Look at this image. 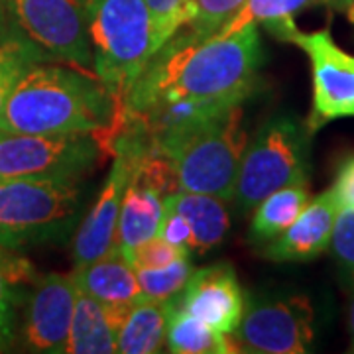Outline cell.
I'll return each instance as SVG.
<instances>
[{
    "label": "cell",
    "mask_w": 354,
    "mask_h": 354,
    "mask_svg": "<svg viewBox=\"0 0 354 354\" xmlns=\"http://www.w3.org/2000/svg\"><path fill=\"white\" fill-rule=\"evenodd\" d=\"M260 64L256 24L207 39L189 28L177 32L118 104L111 136L128 132L162 152L169 142L242 104L254 91Z\"/></svg>",
    "instance_id": "obj_1"
},
{
    "label": "cell",
    "mask_w": 354,
    "mask_h": 354,
    "mask_svg": "<svg viewBox=\"0 0 354 354\" xmlns=\"http://www.w3.org/2000/svg\"><path fill=\"white\" fill-rule=\"evenodd\" d=\"M118 104L102 81L75 65L39 62L12 91L0 132L77 134L111 132Z\"/></svg>",
    "instance_id": "obj_2"
},
{
    "label": "cell",
    "mask_w": 354,
    "mask_h": 354,
    "mask_svg": "<svg viewBox=\"0 0 354 354\" xmlns=\"http://www.w3.org/2000/svg\"><path fill=\"white\" fill-rule=\"evenodd\" d=\"M81 209L83 189L79 179H0V248L24 250L64 242L75 232Z\"/></svg>",
    "instance_id": "obj_3"
},
{
    "label": "cell",
    "mask_w": 354,
    "mask_h": 354,
    "mask_svg": "<svg viewBox=\"0 0 354 354\" xmlns=\"http://www.w3.org/2000/svg\"><path fill=\"white\" fill-rule=\"evenodd\" d=\"M95 75L116 104L153 55V30L146 0H85Z\"/></svg>",
    "instance_id": "obj_4"
},
{
    "label": "cell",
    "mask_w": 354,
    "mask_h": 354,
    "mask_svg": "<svg viewBox=\"0 0 354 354\" xmlns=\"http://www.w3.org/2000/svg\"><path fill=\"white\" fill-rule=\"evenodd\" d=\"M311 132L290 113L270 116L248 140L230 203L236 213H250L270 193L309 183Z\"/></svg>",
    "instance_id": "obj_5"
},
{
    "label": "cell",
    "mask_w": 354,
    "mask_h": 354,
    "mask_svg": "<svg viewBox=\"0 0 354 354\" xmlns=\"http://www.w3.org/2000/svg\"><path fill=\"white\" fill-rule=\"evenodd\" d=\"M242 120L244 109L236 104L165 146L162 153L174 167L177 189L230 201L248 144Z\"/></svg>",
    "instance_id": "obj_6"
},
{
    "label": "cell",
    "mask_w": 354,
    "mask_h": 354,
    "mask_svg": "<svg viewBox=\"0 0 354 354\" xmlns=\"http://www.w3.org/2000/svg\"><path fill=\"white\" fill-rule=\"evenodd\" d=\"M109 153L97 134H16L0 132V179L62 177L81 179Z\"/></svg>",
    "instance_id": "obj_7"
},
{
    "label": "cell",
    "mask_w": 354,
    "mask_h": 354,
    "mask_svg": "<svg viewBox=\"0 0 354 354\" xmlns=\"http://www.w3.org/2000/svg\"><path fill=\"white\" fill-rule=\"evenodd\" d=\"M12 28L53 62L95 69L83 0H4Z\"/></svg>",
    "instance_id": "obj_8"
},
{
    "label": "cell",
    "mask_w": 354,
    "mask_h": 354,
    "mask_svg": "<svg viewBox=\"0 0 354 354\" xmlns=\"http://www.w3.org/2000/svg\"><path fill=\"white\" fill-rule=\"evenodd\" d=\"M315 309L307 295H272L246 301L232 333L241 353L304 354L315 344Z\"/></svg>",
    "instance_id": "obj_9"
},
{
    "label": "cell",
    "mask_w": 354,
    "mask_h": 354,
    "mask_svg": "<svg viewBox=\"0 0 354 354\" xmlns=\"http://www.w3.org/2000/svg\"><path fill=\"white\" fill-rule=\"evenodd\" d=\"M286 41L304 51L311 65L313 104L305 122L311 134L339 118H354V55L339 48L329 28L291 30Z\"/></svg>",
    "instance_id": "obj_10"
},
{
    "label": "cell",
    "mask_w": 354,
    "mask_h": 354,
    "mask_svg": "<svg viewBox=\"0 0 354 354\" xmlns=\"http://www.w3.org/2000/svg\"><path fill=\"white\" fill-rule=\"evenodd\" d=\"M136 144H138L136 136L120 132L106 146L109 153L114 156L113 167L102 183L97 201L93 203L87 216L73 232L71 252H73L75 270L85 268L91 262L102 258L116 242L120 205L127 191L128 179L132 176Z\"/></svg>",
    "instance_id": "obj_11"
},
{
    "label": "cell",
    "mask_w": 354,
    "mask_h": 354,
    "mask_svg": "<svg viewBox=\"0 0 354 354\" xmlns=\"http://www.w3.org/2000/svg\"><path fill=\"white\" fill-rule=\"evenodd\" d=\"M75 274H48L36 283L24 321V344L32 353H65L75 311Z\"/></svg>",
    "instance_id": "obj_12"
},
{
    "label": "cell",
    "mask_w": 354,
    "mask_h": 354,
    "mask_svg": "<svg viewBox=\"0 0 354 354\" xmlns=\"http://www.w3.org/2000/svg\"><path fill=\"white\" fill-rule=\"evenodd\" d=\"M177 304L216 330L232 335L241 323L246 297L234 268L218 262L193 270Z\"/></svg>",
    "instance_id": "obj_13"
},
{
    "label": "cell",
    "mask_w": 354,
    "mask_h": 354,
    "mask_svg": "<svg viewBox=\"0 0 354 354\" xmlns=\"http://www.w3.org/2000/svg\"><path fill=\"white\" fill-rule=\"evenodd\" d=\"M339 209L335 191L319 193L278 239L266 244L264 256L272 262H311L319 258L329 250Z\"/></svg>",
    "instance_id": "obj_14"
},
{
    "label": "cell",
    "mask_w": 354,
    "mask_h": 354,
    "mask_svg": "<svg viewBox=\"0 0 354 354\" xmlns=\"http://www.w3.org/2000/svg\"><path fill=\"white\" fill-rule=\"evenodd\" d=\"M73 274L77 286L104 305L116 330L130 311V307L142 299L136 272L124 260L118 242H114L113 248L102 258L91 262L85 268H79Z\"/></svg>",
    "instance_id": "obj_15"
},
{
    "label": "cell",
    "mask_w": 354,
    "mask_h": 354,
    "mask_svg": "<svg viewBox=\"0 0 354 354\" xmlns=\"http://www.w3.org/2000/svg\"><path fill=\"white\" fill-rule=\"evenodd\" d=\"M225 203L227 201L215 195L177 189L165 195L164 207L185 216L193 232L191 250L205 254L225 241V234L230 227V216Z\"/></svg>",
    "instance_id": "obj_16"
},
{
    "label": "cell",
    "mask_w": 354,
    "mask_h": 354,
    "mask_svg": "<svg viewBox=\"0 0 354 354\" xmlns=\"http://www.w3.org/2000/svg\"><path fill=\"white\" fill-rule=\"evenodd\" d=\"M179 297V295H177ZM171 301L140 299L130 307L116 330V348L122 354H153L160 353L165 344L167 323L176 307Z\"/></svg>",
    "instance_id": "obj_17"
},
{
    "label": "cell",
    "mask_w": 354,
    "mask_h": 354,
    "mask_svg": "<svg viewBox=\"0 0 354 354\" xmlns=\"http://www.w3.org/2000/svg\"><path fill=\"white\" fill-rule=\"evenodd\" d=\"M65 353L71 354H111L116 348V329L104 305L91 293L77 286L75 311Z\"/></svg>",
    "instance_id": "obj_18"
},
{
    "label": "cell",
    "mask_w": 354,
    "mask_h": 354,
    "mask_svg": "<svg viewBox=\"0 0 354 354\" xmlns=\"http://www.w3.org/2000/svg\"><path fill=\"white\" fill-rule=\"evenodd\" d=\"M165 342L169 353L176 354H228L241 353L232 335H225L205 321L191 315L176 301L167 323Z\"/></svg>",
    "instance_id": "obj_19"
},
{
    "label": "cell",
    "mask_w": 354,
    "mask_h": 354,
    "mask_svg": "<svg viewBox=\"0 0 354 354\" xmlns=\"http://www.w3.org/2000/svg\"><path fill=\"white\" fill-rule=\"evenodd\" d=\"M309 197V183L288 185L270 193L254 207V216L250 223V242L268 244L290 227L301 215Z\"/></svg>",
    "instance_id": "obj_20"
},
{
    "label": "cell",
    "mask_w": 354,
    "mask_h": 354,
    "mask_svg": "<svg viewBox=\"0 0 354 354\" xmlns=\"http://www.w3.org/2000/svg\"><path fill=\"white\" fill-rule=\"evenodd\" d=\"M317 4H325V0H246L241 12L228 20L215 36H230L248 24H262L276 38L283 39L295 30V16Z\"/></svg>",
    "instance_id": "obj_21"
},
{
    "label": "cell",
    "mask_w": 354,
    "mask_h": 354,
    "mask_svg": "<svg viewBox=\"0 0 354 354\" xmlns=\"http://www.w3.org/2000/svg\"><path fill=\"white\" fill-rule=\"evenodd\" d=\"M51 62L44 51L22 36L16 28H4L0 32V122L12 91L32 65Z\"/></svg>",
    "instance_id": "obj_22"
},
{
    "label": "cell",
    "mask_w": 354,
    "mask_h": 354,
    "mask_svg": "<svg viewBox=\"0 0 354 354\" xmlns=\"http://www.w3.org/2000/svg\"><path fill=\"white\" fill-rule=\"evenodd\" d=\"M138 278L142 299L152 301H171L183 291L187 279L193 274L189 256H181L176 262L153 268V270H134Z\"/></svg>",
    "instance_id": "obj_23"
},
{
    "label": "cell",
    "mask_w": 354,
    "mask_h": 354,
    "mask_svg": "<svg viewBox=\"0 0 354 354\" xmlns=\"http://www.w3.org/2000/svg\"><path fill=\"white\" fill-rule=\"evenodd\" d=\"M246 0H189L191 20L187 28L201 39L213 38L216 32L241 12Z\"/></svg>",
    "instance_id": "obj_24"
},
{
    "label": "cell",
    "mask_w": 354,
    "mask_h": 354,
    "mask_svg": "<svg viewBox=\"0 0 354 354\" xmlns=\"http://www.w3.org/2000/svg\"><path fill=\"white\" fill-rule=\"evenodd\" d=\"M153 30V53L189 24V0H146Z\"/></svg>",
    "instance_id": "obj_25"
},
{
    "label": "cell",
    "mask_w": 354,
    "mask_h": 354,
    "mask_svg": "<svg viewBox=\"0 0 354 354\" xmlns=\"http://www.w3.org/2000/svg\"><path fill=\"white\" fill-rule=\"evenodd\" d=\"M330 252L335 260L339 262L342 272L354 281V209L353 207H341L335 227H333V236H330Z\"/></svg>",
    "instance_id": "obj_26"
},
{
    "label": "cell",
    "mask_w": 354,
    "mask_h": 354,
    "mask_svg": "<svg viewBox=\"0 0 354 354\" xmlns=\"http://www.w3.org/2000/svg\"><path fill=\"white\" fill-rule=\"evenodd\" d=\"M181 256H189V254L183 252L181 248L171 246L169 242H165L162 236L156 234L150 241L138 244L130 252L127 262L134 270H153V268H164V266L171 264Z\"/></svg>",
    "instance_id": "obj_27"
},
{
    "label": "cell",
    "mask_w": 354,
    "mask_h": 354,
    "mask_svg": "<svg viewBox=\"0 0 354 354\" xmlns=\"http://www.w3.org/2000/svg\"><path fill=\"white\" fill-rule=\"evenodd\" d=\"M158 236H162L171 246L181 248L183 252H193L191 250L193 232H191L189 223L185 221V216L179 215L174 209L164 207V216H162V223H160V228H158Z\"/></svg>",
    "instance_id": "obj_28"
},
{
    "label": "cell",
    "mask_w": 354,
    "mask_h": 354,
    "mask_svg": "<svg viewBox=\"0 0 354 354\" xmlns=\"http://www.w3.org/2000/svg\"><path fill=\"white\" fill-rule=\"evenodd\" d=\"M330 189L335 191L337 201L341 207H353L354 209V153L346 156L339 164L335 183Z\"/></svg>",
    "instance_id": "obj_29"
},
{
    "label": "cell",
    "mask_w": 354,
    "mask_h": 354,
    "mask_svg": "<svg viewBox=\"0 0 354 354\" xmlns=\"http://www.w3.org/2000/svg\"><path fill=\"white\" fill-rule=\"evenodd\" d=\"M10 279L0 268V346L8 344L12 339V293H10Z\"/></svg>",
    "instance_id": "obj_30"
},
{
    "label": "cell",
    "mask_w": 354,
    "mask_h": 354,
    "mask_svg": "<svg viewBox=\"0 0 354 354\" xmlns=\"http://www.w3.org/2000/svg\"><path fill=\"white\" fill-rule=\"evenodd\" d=\"M325 6L342 12L354 24V0H325Z\"/></svg>",
    "instance_id": "obj_31"
},
{
    "label": "cell",
    "mask_w": 354,
    "mask_h": 354,
    "mask_svg": "<svg viewBox=\"0 0 354 354\" xmlns=\"http://www.w3.org/2000/svg\"><path fill=\"white\" fill-rule=\"evenodd\" d=\"M348 333H351V353H354V291L351 293V301H348Z\"/></svg>",
    "instance_id": "obj_32"
},
{
    "label": "cell",
    "mask_w": 354,
    "mask_h": 354,
    "mask_svg": "<svg viewBox=\"0 0 354 354\" xmlns=\"http://www.w3.org/2000/svg\"><path fill=\"white\" fill-rule=\"evenodd\" d=\"M8 26V18H6V8H4V0H0V32Z\"/></svg>",
    "instance_id": "obj_33"
},
{
    "label": "cell",
    "mask_w": 354,
    "mask_h": 354,
    "mask_svg": "<svg viewBox=\"0 0 354 354\" xmlns=\"http://www.w3.org/2000/svg\"><path fill=\"white\" fill-rule=\"evenodd\" d=\"M2 250H4V248H0V268L4 270V268H6V264H8L10 260H6V258H4V254H2Z\"/></svg>",
    "instance_id": "obj_34"
}]
</instances>
